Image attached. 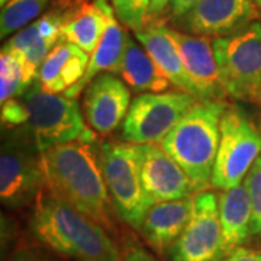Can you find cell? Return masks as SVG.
Here are the masks:
<instances>
[{"mask_svg":"<svg viewBox=\"0 0 261 261\" xmlns=\"http://www.w3.org/2000/svg\"><path fill=\"white\" fill-rule=\"evenodd\" d=\"M219 77L226 94L237 100H258L261 92V23L212 41Z\"/></svg>","mask_w":261,"mask_h":261,"instance_id":"obj_5","label":"cell"},{"mask_svg":"<svg viewBox=\"0 0 261 261\" xmlns=\"http://www.w3.org/2000/svg\"><path fill=\"white\" fill-rule=\"evenodd\" d=\"M171 35L177 42L183 64L195 87L197 99L221 100L226 92L219 77L211 39L174 29H171Z\"/></svg>","mask_w":261,"mask_h":261,"instance_id":"obj_14","label":"cell"},{"mask_svg":"<svg viewBox=\"0 0 261 261\" xmlns=\"http://www.w3.org/2000/svg\"><path fill=\"white\" fill-rule=\"evenodd\" d=\"M244 185L251 199V235H257L261 233V155L254 161L244 178Z\"/></svg>","mask_w":261,"mask_h":261,"instance_id":"obj_26","label":"cell"},{"mask_svg":"<svg viewBox=\"0 0 261 261\" xmlns=\"http://www.w3.org/2000/svg\"><path fill=\"white\" fill-rule=\"evenodd\" d=\"M123 261H157L135 238L126 237L123 243Z\"/></svg>","mask_w":261,"mask_h":261,"instance_id":"obj_28","label":"cell"},{"mask_svg":"<svg viewBox=\"0 0 261 261\" xmlns=\"http://www.w3.org/2000/svg\"><path fill=\"white\" fill-rule=\"evenodd\" d=\"M138 148L142 186L152 203L185 199L195 192L186 171L160 144H142Z\"/></svg>","mask_w":261,"mask_h":261,"instance_id":"obj_11","label":"cell"},{"mask_svg":"<svg viewBox=\"0 0 261 261\" xmlns=\"http://www.w3.org/2000/svg\"><path fill=\"white\" fill-rule=\"evenodd\" d=\"M261 155V126L237 106H228L221 119V140L211 186L228 190L241 185Z\"/></svg>","mask_w":261,"mask_h":261,"instance_id":"obj_7","label":"cell"},{"mask_svg":"<svg viewBox=\"0 0 261 261\" xmlns=\"http://www.w3.org/2000/svg\"><path fill=\"white\" fill-rule=\"evenodd\" d=\"M255 3H257V6H258L261 10V0H255Z\"/></svg>","mask_w":261,"mask_h":261,"instance_id":"obj_34","label":"cell"},{"mask_svg":"<svg viewBox=\"0 0 261 261\" xmlns=\"http://www.w3.org/2000/svg\"><path fill=\"white\" fill-rule=\"evenodd\" d=\"M103 177L118 215L140 231L149 207L154 205L142 186L140 148L130 142H105L102 147Z\"/></svg>","mask_w":261,"mask_h":261,"instance_id":"obj_6","label":"cell"},{"mask_svg":"<svg viewBox=\"0 0 261 261\" xmlns=\"http://www.w3.org/2000/svg\"><path fill=\"white\" fill-rule=\"evenodd\" d=\"M111 2L118 19L128 28L138 32L147 27L151 0H111Z\"/></svg>","mask_w":261,"mask_h":261,"instance_id":"obj_25","label":"cell"},{"mask_svg":"<svg viewBox=\"0 0 261 261\" xmlns=\"http://www.w3.org/2000/svg\"><path fill=\"white\" fill-rule=\"evenodd\" d=\"M118 73L130 90L138 93H161L171 84L167 77L160 71L148 53L142 49L129 35H126Z\"/></svg>","mask_w":261,"mask_h":261,"instance_id":"obj_20","label":"cell"},{"mask_svg":"<svg viewBox=\"0 0 261 261\" xmlns=\"http://www.w3.org/2000/svg\"><path fill=\"white\" fill-rule=\"evenodd\" d=\"M106 28V15L96 0L84 2L65 13L61 28V41L71 42L90 57L97 47Z\"/></svg>","mask_w":261,"mask_h":261,"instance_id":"obj_21","label":"cell"},{"mask_svg":"<svg viewBox=\"0 0 261 261\" xmlns=\"http://www.w3.org/2000/svg\"><path fill=\"white\" fill-rule=\"evenodd\" d=\"M10 261H38L34 255H31L29 252H23L20 251L18 254H15V257L12 258Z\"/></svg>","mask_w":261,"mask_h":261,"instance_id":"obj_32","label":"cell"},{"mask_svg":"<svg viewBox=\"0 0 261 261\" xmlns=\"http://www.w3.org/2000/svg\"><path fill=\"white\" fill-rule=\"evenodd\" d=\"M221 261H261V251H254L245 247H240Z\"/></svg>","mask_w":261,"mask_h":261,"instance_id":"obj_30","label":"cell"},{"mask_svg":"<svg viewBox=\"0 0 261 261\" xmlns=\"http://www.w3.org/2000/svg\"><path fill=\"white\" fill-rule=\"evenodd\" d=\"M130 90L113 73L96 75L84 92V118L99 134H111L123 123L130 106Z\"/></svg>","mask_w":261,"mask_h":261,"instance_id":"obj_13","label":"cell"},{"mask_svg":"<svg viewBox=\"0 0 261 261\" xmlns=\"http://www.w3.org/2000/svg\"><path fill=\"white\" fill-rule=\"evenodd\" d=\"M219 224L222 233V260L240 248L251 235L252 206L244 183L224 190L219 199Z\"/></svg>","mask_w":261,"mask_h":261,"instance_id":"obj_19","label":"cell"},{"mask_svg":"<svg viewBox=\"0 0 261 261\" xmlns=\"http://www.w3.org/2000/svg\"><path fill=\"white\" fill-rule=\"evenodd\" d=\"M97 2L100 3L106 15V28L100 42L97 44L93 54L90 56L83 79L71 89L64 92L65 96L71 99H77V96L83 92L84 87H87L96 75L102 74L103 71H111L113 74L119 71V64L126 42V34L122 31L112 6L106 0H97Z\"/></svg>","mask_w":261,"mask_h":261,"instance_id":"obj_18","label":"cell"},{"mask_svg":"<svg viewBox=\"0 0 261 261\" xmlns=\"http://www.w3.org/2000/svg\"><path fill=\"white\" fill-rule=\"evenodd\" d=\"M193 212V197L159 202L149 207L140 232L148 245L164 254L185 231Z\"/></svg>","mask_w":261,"mask_h":261,"instance_id":"obj_15","label":"cell"},{"mask_svg":"<svg viewBox=\"0 0 261 261\" xmlns=\"http://www.w3.org/2000/svg\"><path fill=\"white\" fill-rule=\"evenodd\" d=\"M28 122V109L22 97H13L2 103V123L3 126H19Z\"/></svg>","mask_w":261,"mask_h":261,"instance_id":"obj_27","label":"cell"},{"mask_svg":"<svg viewBox=\"0 0 261 261\" xmlns=\"http://www.w3.org/2000/svg\"><path fill=\"white\" fill-rule=\"evenodd\" d=\"M144 49L148 53L152 61L160 68V71L167 77L170 83L176 86L181 92L196 96V90L189 79L183 58L180 54L177 42L171 35V29L154 20L142 31L135 32Z\"/></svg>","mask_w":261,"mask_h":261,"instance_id":"obj_16","label":"cell"},{"mask_svg":"<svg viewBox=\"0 0 261 261\" xmlns=\"http://www.w3.org/2000/svg\"><path fill=\"white\" fill-rule=\"evenodd\" d=\"M90 57L71 42L60 41L38 70V83L48 93H64L83 79Z\"/></svg>","mask_w":261,"mask_h":261,"instance_id":"obj_17","label":"cell"},{"mask_svg":"<svg viewBox=\"0 0 261 261\" xmlns=\"http://www.w3.org/2000/svg\"><path fill=\"white\" fill-rule=\"evenodd\" d=\"M22 67L18 60L8 53L0 54V102L5 103L9 99L19 97L27 92Z\"/></svg>","mask_w":261,"mask_h":261,"instance_id":"obj_24","label":"cell"},{"mask_svg":"<svg viewBox=\"0 0 261 261\" xmlns=\"http://www.w3.org/2000/svg\"><path fill=\"white\" fill-rule=\"evenodd\" d=\"M57 44L49 42L48 39L39 34L37 23L32 22L27 28L18 31L16 35L10 38L3 45L2 51L13 56L22 67V73L27 86H31L37 80L38 70L44 60L47 58L49 51Z\"/></svg>","mask_w":261,"mask_h":261,"instance_id":"obj_22","label":"cell"},{"mask_svg":"<svg viewBox=\"0 0 261 261\" xmlns=\"http://www.w3.org/2000/svg\"><path fill=\"white\" fill-rule=\"evenodd\" d=\"M255 6V0H202L176 23L192 35L225 37L250 23Z\"/></svg>","mask_w":261,"mask_h":261,"instance_id":"obj_12","label":"cell"},{"mask_svg":"<svg viewBox=\"0 0 261 261\" xmlns=\"http://www.w3.org/2000/svg\"><path fill=\"white\" fill-rule=\"evenodd\" d=\"M8 2H10V0H0V5H2V6H5Z\"/></svg>","mask_w":261,"mask_h":261,"instance_id":"obj_33","label":"cell"},{"mask_svg":"<svg viewBox=\"0 0 261 261\" xmlns=\"http://www.w3.org/2000/svg\"><path fill=\"white\" fill-rule=\"evenodd\" d=\"M48 193L87 215L105 229L113 228L112 197L102 170V148L96 138L54 145L42 152Z\"/></svg>","mask_w":261,"mask_h":261,"instance_id":"obj_1","label":"cell"},{"mask_svg":"<svg viewBox=\"0 0 261 261\" xmlns=\"http://www.w3.org/2000/svg\"><path fill=\"white\" fill-rule=\"evenodd\" d=\"M168 5H170V0H151V5H149V12H148V20H157L160 18L164 10L167 9Z\"/></svg>","mask_w":261,"mask_h":261,"instance_id":"obj_31","label":"cell"},{"mask_svg":"<svg viewBox=\"0 0 261 261\" xmlns=\"http://www.w3.org/2000/svg\"><path fill=\"white\" fill-rule=\"evenodd\" d=\"M45 189L42 152L27 128L9 134L0 154V197L8 207H23Z\"/></svg>","mask_w":261,"mask_h":261,"instance_id":"obj_8","label":"cell"},{"mask_svg":"<svg viewBox=\"0 0 261 261\" xmlns=\"http://www.w3.org/2000/svg\"><path fill=\"white\" fill-rule=\"evenodd\" d=\"M258 100H260V103H261V92H260V97H258Z\"/></svg>","mask_w":261,"mask_h":261,"instance_id":"obj_35","label":"cell"},{"mask_svg":"<svg viewBox=\"0 0 261 261\" xmlns=\"http://www.w3.org/2000/svg\"><path fill=\"white\" fill-rule=\"evenodd\" d=\"M48 0H10L0 15V37L6 38L13 32L31 25L34 19L47 8Z\"/></svg>","mask_w":261,"mask_h":261,"instance_id":"obj_23","label":"cell"},{"mask_svg":"<svg viewBox=\"0 0 261 261\" xmlns=\"http://www.w3.org/2000/svg\"><path fill=\"white\" fill-rule=\"evenodd\" d=\"M20 97L28 109V122L23 126L41 152L60 144L96 138L84 125V118L75 99L65 94L48 93L38 80Z\"/></svg>","mask_w":261,"mask_h":261,"instance_id":"obj_4","label":"cell"},{"mask_svg":"<svg viewBox=\"0 0 261 261\" xmlns=\"http://www.w3.org/2000/svg\"><path fill=\"white\" fill-rule=\"evenodd\" d=\"M222 233L219 203L212 192L193 196V212L185 231L170 248L171 261H221Z\"/></svg>","mask_w":261,"mask_h":261,"instance_id":"obj_10","label":"cell"},{"mask_svg":"<svg viewBox=\"0 0 261 261\" xmlns=\"http://www.w3.org/2000/svg\"><path fill=\"white\" fill-rule=\"evenodd\" d=\"M226 108L222 100L196 102L160 142L186 171L197 192H205L211 185L221 140V119Z\"/></svg>","mask_w":261,"mask_h":261,"instance_id":"obj_3","label":"cell"},{"mask_svg":"<svg viewBox=\"0 0 261 261\" xmlns=\"http://www.w3.org/2000/svg\"><path fill=\"white\" fill-rule=\"evenodd\" d=\"M199 99L186 92L137 96L122 123V137L130 144H160Z\"/></svg>","mask_w":261,"mask_h":261,"instance_id":"obj_9","label":"cell"},{"mask_svg":"<svg viewBox=\"0 0 261 261\" xmlns=\"http://www.w3.org/2000/svg\"><path fill=\"white\" fill-rule=\"evenodd\" d=\"M202 0H170L168 9H170V16L176 22L183 15H186L190 9H193L196 5Z\"/></svg>","mask_w":261,"mask_h":261,"instance_id":"obj_29","label":"cell"},{"mask_svg":"<svg viewBox=\"0 0 261 261\" xmlns=\"http://www.w3.org/2000/svg\"><path fill=\"white\" fill-rule=\"evenodd\" d=\"M31 232L49 250L77 261H123L102 225L51 193H41Z\"/></svg>","mask_w":261,"mask_h":261,"instance_id":"obj_2","label":"cell"}]
</instances>
